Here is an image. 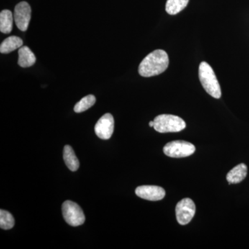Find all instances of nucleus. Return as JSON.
Here are the masks:
<instances>
[{
    "mask_svg": "<svg viewBox=\"0 0 249 249\" xmlns=\"http://www.w3.org/2000/svg\"><path fill=\"white\" fill-rule=\"evenodd\" d=\"M169 65L168 53L161 49H157L145 57L139 67V73L142 77L157 76L164 72Z\"/></svg>",
    "mask_w": 249,
    "mask_h": 249,
    "instance_id": "obj_1",
    "label": "nucleus"
},
{
    "mask_svg": "<svg viewBox=\"0 0 249 249\" xmlns=\"http://www.w3.org/2000/svg\"><path fill=\"white\" fill-rule=\"evenodd\" d=\"M199 78L203 88L210 96L220 98L222 96L220 85L212 67L206 62H201L199 67Z\"/></svg>",
    "mask_w": 249,
    "mask_h": 249,
    "instance_id": "obj_2",
    "label": "nucleus"
},
{
    "mask_svg": "<svg viewBox=\"0 0 249 249\" xmlns=\"http://www.w3.org/2000/svg\"><path fill=\"white\" fill-rule=\"evenodd\" d=\"M186 124L181 118L171 114H160L154 119V128L160 133L178 132L186 128Z\"/></svg>",
    "mask_w": 249,
    "mask_h": 249,
    "instance_id": "obj_3",
    "label": "nucleus"
},
{
    "mask_svg": "<svg viewBox=\"0 0 249 249\" xmlns=\"http://www.w3.org/2000/svg\"><path fill=\"white\" fill-rule=\"evenodd\" d=\"M62 211L65 222L72 227H78L84 224V213L76 203L71 201H65L62 204Z\"/></svg>",
    "mask_w": 249,
    "mask_h": 249,
    "instance_id": "obj_4",
    "label": "nucleus"
},
{
    "mask_svg": "<svg viewBox=\"0 0 249 249\" xmlns=\"http://www.w3.org/2000/svg\"><path fill=\"white\" fill-rule=\"evenodd\" d=\"M196 151V147L191 142L184 141H174L168 142L163 147L165 155L172 158L189 157Z\"/></svg>",
    "mask_w": 249,
    "mask_h": 249,
    "instance_id": "obj_5",
    "label": "nucleus"
},
{
    "mask_svg": "<svg viewBox=\"0 0 249 249\" xmlns=\"http://www.w3.org/2000/svg\"><path fill=\"white\" fill-rule=\"evenodd\" d=\"M195 203L189 198H185L177 204L176 216L178 224L186 225L191 222L196 214Z\"/></svg>",
    "mask_w": 249,
    "mask_h": 249,
    "instance_id": "obj_6",
    "label": "nucleus"
},
{
    "mask_svg": "<svg viewBox=\"0 0 249 249\" xmlns=\"http://www.w3.org/2000/svg\"><path fill=\"white\" fill-rule=\"evenodd\" d=\"M14 17L18 29L22 31H27L31 18L30 5L28 4L27 1H21L16 5Z\"/></svg>",
    "mask_w": 249,
    "mask_h": 249,
    "instance_id": "obj_7",
    "label": "nucleus"
},
{
    "mask_svg": "<svg viewBox=\"0 0 249 249\" xmlns=\"http://www.w3.org/2000/svg\"><path fill=\"white\" fill-rule=\"evenodd\" d=\"M114 129V119L109 113L104 114L95 125V133L103 140H108L112 136Z\"/></svg>",
    "mask_w": 249,
    "mask_h": 249,
    "instance_id": "obj_8",
    "label": "nucleus"
},
{
    "mask_svg": "<svg viewBox=\"0 0 249 249\" xmlns=\"http://www.w3.org/2000/svg\"><path fill=\"white\" fill-rule=\"evenodd\" d=\"M136 195L142 199L149 201H160L165 196L163 188L157 186H142L136 189Z\"/></svg>",
    "mask_w": 249,
    "mask_h": 249,
    "instance_id": "obj_9",
    "label": "nucleus"
},
{
    "mask_svg": "<svg viewBox=\"0 0 249 249\" xmlns=\"http://www.w3.org/2000/svg\"><path fill=\"white\" fill-rule=\"evenodd\" d=\"M18 65L23 68L33 66L36 62V57L27 46L21 47L18 51Z\"/></svg>",
    "mask_w": 249,
    "mask_h": 249,
    "instance_id": "obj_10",
    "label": "nucleus"
},
{
    "mask_svg": "<svg viewBox=\"0 0 249 249\" xmlns=\"http://www.w3.org/2000/svg\"><path fill=\"white\" fill-rule=\"evenodd\" d=\"M247 175V165L245 163H240L227 174V180L229 184H235L243 181Z\"/></svg>",
    "mask_w": 249,
    "mask_h": 249,
    "instance_id": "obj_11",
    "label": "nucleus"
},
{
    "mask_svg": "<svg viewBox=\"0 0 249 249\" xmlns=\"http://www.w3.org/2000/svg\"><path fill=\"white\" fill-rule=\"evenodd\" d=\"M23 45V41L18 36H10L1 42L0 46V52L1 53H9L17 49L20 48Z\"/></svg>",
    "mask_w": 249,
    "mask_h": 249,
    "instance_id": "obj_12",
    "label": "nucleus"
},
{
    "mask_svg": "<svg viewBox=\"0 0 249 249\" xmlns=\"http://www.w3.org/2000/svg\"><path fill=\"white\" fill-rule=\"evenodd\" d=\"M63 158L67 168L71 171H76L79 168V160L70 145H65L64 148Z\"/></svg>",
    "mask_w": 249,
    "mask_h": 249,
    "instance_id": "obj_13",
    "label": "nucleus"
},
{
    "mask_svg": "<svg viewBox=\"0 0 249 249\" xmlns=\"http://www.w3.org/2000/svg\"><path fill=\"white\" fill-rule=\"evenodd\" d=\"M14 16L9 10H4L0 13V31L3 34H10L13 29Z\"/></svg>",
    "mask_w": 249,
    "mask_h": 249,
    "instance_id": "obj_14",
    "label": "nucleus"
},
{
    "mask_svg": "<svg viewBox=\"0 0 249 249\" xmlns=\"http://www.w3.org/2000/svg\"><path fill=\"white\" fill-rule=\"evenodd\" d=\"M189 0H167L165 11L170 15H176L186 7Z\"/></svg>",
    "mask_w": 249,
    "mask_h": 249,
    "instance_id": "obj_15",
    "label": "nucleus"
},
{
    "mask_svg": "<svg viewBox=\"0 0 249 249\" xmlns=\"http://www.w3.org/2000/svg\"><path fill=\"white\" fill-rule=\"evenodd\" d=\"M96 97L93 95L85 96L74 106L75 112L81 113L88 110L90 107H92L96 103Z\"/></svg>",
    "mask_w": 249,
    "mask_h": 249,
    "instance_id": "obj_16",
    "label": "nucleus"
},
{
    "mask_svg": "<svg viewBox=\"0 0 249 249\" xmlns=\"http://www.w3.org/2000/svg\"><path fill=\"white\" fill-rule=\"evenodd\" d=\"M15 225V219L12 214L8 211H0V227L4 230H9Z\"/></svg>",
    "mask_w": 249,
    "mask_h": 249,
    "instance_id": "obj_17",
    "label": "nucleus"
},
{
    "mask_svg": "<svg viewBox=\"0 0 249 249\" xmlns=\"http://www.w3.org/2000/svg\"><path fill=\"white\" fill-rule=\"evenodd\" d=\"M149 125H150V127H154V121H150V122L149 123Z\"/></svg>",
    "mask_w": 249,
    "mask_h": 249,
    "instance_id": "obj_18",
    "label": "nucleus"
}]
</instances>
